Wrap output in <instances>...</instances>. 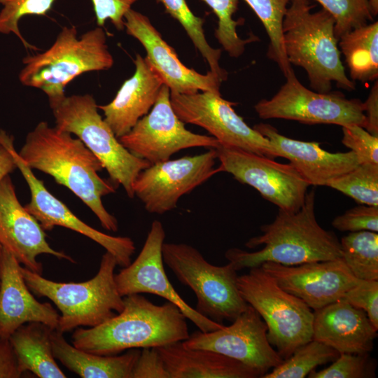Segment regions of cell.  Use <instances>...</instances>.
I'll return each mask as SVG.
<instances>
[{
	"label": "cell",
	"instance_id": "836d02e7",
	"mask_svg": "<svg viewBox=\"0 0 378 378\" xmlns=\"http://www.w3.org/2000/svg\"><path fill=\"white\" fill-rule=\"evenodd\" d=\"M213 10L218 19L215 37L223 49L232 57H239L246 44L257 41L258 37L251 35L246 39L241 38L237 32V27L241 20H234L233 15L238 8V0H202Z\"/></svg>",
	"mask_w": 378,
	"mask_h": 378
},
{
	"label": "cell",
	"instance_id": "f1b7e54d",
	"mask_svg": "<svg viewBox=\"0 0 378 378\" xmlns=\"http://www.w3.org/2000/svg\"><path fill=\"white\" fill-rule=\"evenodd\" d=\"M342 258L358 279L378 280V234L363 230L349 232L340 241Z\"/></svg>",
	"mask_w": 378,
	"mask_h": 378
},
{
	"label": "cell",
	"instance_id": "4dcf8cb0",
	"mask_svg": "<svg viewBox=\"0 0 378 378\" xmlns=\"http://www.w3.org/2000/svg\"><path fill=\"white\" fill-rule=\"evenodd\" d=\"M163 5L165 12L177 20L183 27L194 46L208 63L211 73L222 81L227 78V73L220 66L221 50L212 48L206 38L204 20L196 16L189 8L186 0H156Z\"/></svg>",
	"mask_w": 378,
	"mask_h": 378
},
{
	"label": "cell",
	"instance_id": "7c38bea8",
	"mask_svg": "<svg viewBox=\"0 0 378 378\" xmlns=\"http://www.w3.org/2000/svg\"><path fill=\"white\" fill-rule=\"evenodd\" d=\"M171 104L184 122L206 130L223 146L234 147L274 159L270 141L248 126L233 108L235 103L220 92L202 91L183 94L170 92Z\"/></svg>",
	"mask_w": 378,
	"mask_h": 378
},
{
	"label": "cell",
	"instance_id": "5bb4252c",
	"mask_svg": "<svg viewBox=\"0 0 378 378\" xmlns=\"http://www.w3.org/2000/svg\"><path fill=\"white\" fill-rule=\"evenodd\" d=\"M216 150L222 172L253 187L279 209L295 212L303 205L309 184L291 164L220 144Z\"/></svg>",
	"mask_w": 378,
	"mask_h": 378
},
{
	"label": "cell",
	"instance_id": "ee69618b",
	"mask_svg": "<svg viewBox=\"0 0 378 378\" xmlns=\"http://www.w3.org/2000/svg\"><path fill=\"white\" fill-rule=\"evenodd\" d=\"M364 104L366 117L365 129L372 134L378 136V82L377 80L371 88L370 92Z\"/></svg>",
	"mask_w": 378,
	"mask_h": 378
},
{
	"label": "cell",
	"instance_id": "484cf974",
	"mask_svg": "<svg viewBox=\"0 0 378 378\" xmlns=\"http://www.w3.org/2000/svg\"><path fill=\"white\" fill-rule=\"evenodd\" d=\"M63 335L56 329L52 330V351L55 359L69 370L83 378H131L141 353L139 349L113 356L97 355L71 345Z\"/></svg>",
	"mask_w": 378,
	"mask_h": 378
},
{
	"label": "cell",
	"instance_id": "f6af8a7d",
	"mask_svg": "<svg viewBox=\"0 0 378 378\" xmlns=\"http://www.w3.org/2000/svg\"><path fill=\"white\" fill-rule=\"evenodd\" d=\"M17 168L8 147L0 142V182Z\"/></svg>",
	"mask_w": 378,
	"mask_h": 378
},
{
	"label": "cell",
	"instance_id": "ba28073f",
	"mask_svg": "<svg viewBox=\"0 0 378 378\" xmlns=\"http://www.w3.org/2000/svg\"><path fill=\"white\" fill-rule=\"evenodd\" d=\"M162 258L177 279L195 294V309L202 315L222 323L232 322L246 309L248 304L237 286V271L230 262L214 265L196 248L184 243L164 242Z\"/></svg>",
	"mask_w": 378,
	"mask_h": 378
},
{
	"label": "cell",
	"instance_id": "3957f363",
	"mask_svg": "<svg viewBox=\"0 0 378 378\" xmlns=\"http://www.w3.org/2000/svg\"><path fill=\"white\" fill-rule=\"evenodd\" d=\"M123 301V309L111 318L95 327L76 328L72 344L89 353L113 356L188 337L187 318L175 304L157 305L140 293L124 296Z\"/></svg>",
	"mask_w": 378,
	"mask_h": 378
},
{
	"label": "cell",
	"instance_id": "7bdbcfd3",
	"mask_svg": "<svg viewBox=\"0 0 378 378\" xmlns=\"http://www.w3.org/2000/svg\"><path fill=\"white\" fill-rule=\"evenodd\" d=\"M23 373L10 338L0 335V378H19Z\"/></svg>",
	"mask_w": 378,
	"mask_h": 378
},
{
	"label": "cell",
	"instance_id": "9c48e42d",
	"mask_svg": "<svg viewBox=\"0 0 378 378\" xmlns=\"http://www.w3.org/2000/svg\"><path fill=\"white\" fill-rule=\"evenodd\" d=\"M237 286L243 299L265 323L267 340L284 360L312 340L314 313L311 309L281 288L260 266L238 276Z\"/></svg>",
	"mask_w": 378,
	"mask_h": 378
},
{
	"label": "cell",
	"instance_id": "6da1fadb",
	"mask_svg": "<svg viewBox=\"0 0 378 378\" xmlns=\"http://www.w3.org/2000/svg\"><path fill=\"white\" fill-rule=\"evenodd\" d=\"M18 154L31 169L51 176L80 199L105 230L118 231L116 218L102 203L117 187L99 175L102 164L78 138L41 121L27 134Z\"/></svg>",
	"mask_w": 378,
	"mask_h": 378
},
{
	"label": "cell",
	"instance_id": "b9f144b4",
	"mask_svg": "<svg viewBox=\"0 0 378 378\" xmlns=\"http://www.w3.org/2000/svg\"><path fill=\"white\" fill-rule=\"evenodd\" d=\"M131 378H169L164 361L155 347L141 350Z\"/></svg>",
	"mask_w": 378,
	"mask_h": 378
},
{
	"label": "cell",
	"instance_id": "5b68a950",
	"mask_svg": "<svg viewBox=\"0 0 378 378\" xmlns=\"http://www.w3.org/2000/svg\"><path fill=\"white\" fill-rule=\"evenodd\" d=\"M22 62L20 83L41 90L52 101L64 97L66 86L75 78L86 72L108 70L114 60L102 27L78 36L74 26H64L49 48L27 55Z\"/></svg>",
	"mask_w": 378,
	"mask_h": 378
},
{
	"label": "cell",
	"instance_id": "8fae6325",
	"mask_svg": "<svg viewBox=\"0 0 378 378\" xmlns=\"http://www.w3.org/2000/svg\"><path fill=\"white\" fill-rule=\"evenodd\" d=\"M118 140L134 155L150 164L169 160L186 148H217L220 145L212 136L193 133L186 128L172 108L170 90L164 84L150 111Z\"/></svg>",
	"mask_w": 378,
	"mask_h": 378
},
{
	"label": "cell",
	"instance_id": "52a82bcc",
	"mask_svg": "<svg viewBox=\"0 0 378 378\" xmlns=\"http://www.w3.org/2000/svg\"><path fill=\"white\" fill-rule=\"evenodd\" d=\"M55 126L78 138L98 158L110 181L122 186L133 198V184L141 171L151 164L131 153L98 112V105L90 94H73L48 101Z\"/></svg>",
	"mask_w": 378,
	"mask_h": 378
},
{
	"label": "cell",
	"instance_id": "1f68e13d",
	"mask_svg": "<svg viewBox=\"0 0 378 378\" xmlns=\"http://www.w3.org/2000/svg\"><path fill=\"white\" fill-rule=\"evenodd\" d=\"M339 355L335 349L312 340L298 347L262 378H304L317 366L333 362Z\"/></svg>",
	"mask_w": 378,
	"mask_h": 378
},
{
	"label": "cell",
	"instance_id": "603a6c76",
	"mask_svg": "<svg viewBox=\"0 0 378 378\" xmlns=\"http://www.w3.org/2000/svg\"><path fill=\"white\" fill-rule=\"evenodd\" d=\"M20 263L3 247L0 277V335L10 336L22 325L41 322L52 329L59 314L49 302H40L31 294L20 270Z\"/></svg>",
	"mask_w": 378,
	"mask_h": 378
},
{
	"label": "cell",
	"instance_id": "277c9868",
	"mask_svg": "<svg viewBox=\"0 0 378 378\" xmlns=\"http://www.w3.org/2000/svg\"><path fill=\"white\" fill-rule=\"evenodd\" d=\"M309 0H290L283 22L284 45L290 64L307 74L311 88L331 91L332 83L343 90H355L341 61L335 20L326 10L312 12Z\"/></svg>",
	"mask_w": 378,
	"mask_h": 378
},
{
	"label": "cell",
	"instance_id": "cb8c5ba5",
	"mask_svg": "<svg viewBox=\"0 0 378 378\" xmlns=\"http://www.w3.org/2000/svg\"><path fill=\"white\" fill-rule=\"evenodd\" d=\"M135 71L125 80L114 99L98 105L104 119L119 138L127 133L154 105L164 82L146 57L136 54Z\"/></svg>",
	"mask_w": 378,
	"mask_h": 378
},
{
	"label": "cell",
	"instance_id": "7402d4cb",
	"mask_svg": "<svg viewBox=\"0 0 378 378\" xmlns=\"http://www.w3.org/2000/svg\"><path fill=\"white\" fill-rule=\"evenodd\" d=\"M312 340L340 354H369L373 349L377 330L366 313L344 299L314 310Z\"/></svg>",
	"mask_w": 378,
	"mask_h": 378
},
{
	"label": "cell",
	"instance_id": "8d00e7d4",
	"mask_svg": "<svg viewBox=\"0 0 378 378\" xmlns=\"http://www.w3.org/2000/svg\"><path fill=\"white\" fill-rule=\"evenodd\" d=\"M376 360L369 354H340L328 368L313 370L309 378H372L376 377Z\"/></svg>",
	"mask_w": 378,
	"mask_h": 378
},
{
	"label": "cell",
	"instance_id": "7a4b0ae2",
	"mask_svg": "<svg viewBox=\"0 0 378 378\" xmlns=\"http://www.w3.org/2000/svg\"><path fill=\"white\" fill-rule=\"evenodd\" d=\"M260 235L249 239V252L228 249L225 258L237 271L259 267L265 262L293 266L342 258L340 242L332 231L319 225L315 215V190L307 193L301 208L295 212L279 209L274 220L261 226Z\"/></svg>",
	"mask_w": 378,
	"mask_h": 378
},
{
	"label": "cell",
	"instance_id": "ab89813d",
	"mask_svg": "<svg viewBox=\"0 0 378 378\" xmlns=\"http://www.w3.org/2000/svg\"><path fill=\"white\" fill-rule=\"evenodd\" d=\"M352 306L363 309L373 327L378 330V280H362L342 298Z\"/></svg>",
	"mask_w": 378,
	"mask_h": 378
},
{
	"label": "cell",
	"instance_id": "2e32d148",
	"mask_svg": "<svg viewBox=\"0 0 378 378\" xmlns=\"http://www.w3.org/2000/svg\"><path fill=\"white\" fill-rule=\"evenodd\" d=\"M162 223L152 222L144 244L131 263L115 274L118 293L122 297L135 293H150L175 304L202 332L216 330L224 327L200 314L178 294L170 283L164 267L162 245L165 239Z\"/></svg>",
	"mask_w": 378,
	"mask_h": 378
},
{
	"label": "cell",
	"instance_id": "4316f807",
	"mask_svg": "<svg viewBox=\"0 0 378 378\" xmlns=\"http://www.w3.org/2000/svg\"><path fill=\"white\" fill-rule=\"evenodd\" d=\"M52 330L41 322H28L10 336L23 372H31L39 378L66 377L57 365L53 354Z\"/></svg>",
	"mask_w": 378,
	"mask_h": 378
},
{
	"label": "cell",
	"instance_id": "8992f818",
	"mask_svg": "<svg viewBox=\"0 0 378 378\" xmlns=\"http://www.w3.org/2000/svg\"><path fill=\"white\" fill-rule=\"evenodd\" d=\"M117 265L115 257L106 251L97 274L79 283L53 281L22 266L20 270L31 292L48 298L60 311L56 330L65 333L79 326H99L123 309L115 281Z\"/></svg>",
	"mask_w": 378,
	"mask_h": 378
},
{
	"label": "cell",
	"instance_id": "83f0119b",
	"mask_svg": "<svg viewBox=\"0 0 378 378\" xmlns=\"http://www.w3.org/2000/svg\"><path fill=\"white\" fill-rule=\"evenodd\" d=\"M338 42L352 80L367 83L377 80V21L351 30L341 36Z\"/></svg>",
	"mask_w": 378,
	"mask_h": 378
},
{
	"label": "cell",
	"instance_id": "e0dca14e",
	"mask_svg": "<svg viewBox=\"0 0 378 378\" xmlns=\"http://www.w3.org/2000/svg\"><path fill=\"white\" fill-rule=\"evenodd\" d=\"M267 331L260 314L248 304L231 325L213 331H195L182 344L188 349H208L237 360L260 372L262 377L284 360L270 344Z\"/></svg>",
	"mask_w": 378,
	"mask_h": 378
},
{
	"label": "cell",
	"instance_id": "d4e9b609",
	"mask_svg": "<svg viewBox=\"0 0 378 378\" xmlns=\"http://www.w3.org/2000/svg\"><path fill=\"white\" fill-rule=\"evenodd\" d=\"M169 378H257L261 374L244 363L214 351L188 349L182 342L155 347Z\"/></svg>",
	"mask_w": 378,
	"mask_h": 378
},
{
	"label": "cell",
	"instance_id": "f546056e",
	"mask_svg": "<svg viewBox=\"0 0 378 378\" xmlns=\"http://www.w3.org/2000/svg\"><path fill=\"white\" fill-rule=\"evenodd\" d=\"M262 23L269 38L267 57L286 76L293 70L284 45L283 22L290 0H244Z\"/></svg>",
	"mask_w": 378,
	"mask_h": 378
},
{
	"label": "cell",
	"instance_id": "f35d334b",
	"mask_svg": "<svg viewBox=\"0 0 378 378\" xmlns=\"http://www.w3.org/2000/svg\"><path fill=\"white\" fill-rule=\"evenodd\" d=\"M332 225L342 232H378V206L360 204L334 218Z\"/></svg>",
	"mask_w": 378,
	"mask_h": 378
},
{
	"label": "cell",
	"instance_id": "bcb514c9",
	"mask_svg": "<svg viewBox=\"0 0 378 378\" xmlns=\"http://www.w3.org/2000/svg\"><path fill=\"white\" fill-rule=\"evenodd\" d=\"M368 4L372 15L376 16L378 13V0H368Z\"/></svg>",
	"mask_w": 378,
	"mask_h": 378
},
{
	"label": "cell",
	"instance_id": "4fadbf2b",
	"mask_svg": "<svg viewBox=\"0 0 378 378\" xmlns=\"http://www.w3.org/2000/svg\"><path fill=\"white\" fill-rule=\"evenodd\" d=\"M216 148L194 155L151 164L137 175L133 191L150 214H163L174 209L179 199L222 172L215 167Z\"/></svg>",
	"mask_w": 378,
	"mask_h": 378
},
{
	"label": "cell",
	"instance_id": "ffe728a7",
	"mask_svg": "<svg viewBox=\"0 0 378 378\" xmlns=\"http://www.w3.org/2000/svg\"><path fill=\"white\" fill-rule=\"evenodd\" d=\"M37 220L22 206L9 175L0 182V243L29 270L41 274V254H50L71 262L75 260L62 251L53 249Z\"/></svg>",
	"mask_w": 378,
	"mask_h": 378
},
{
	"label": "cell",
	"instance_id": "9a60e30c",
	"mask_svg": "<svg viewBox=\"0 0 378 378\" xmlns=\"http://www.w3.org/2000/svg\"><path fill=\"white\" fill-rule=\"evenodd\" d=\"M0 142L10 151L17 168L29 186L31 199L24 206L37 220L43 230H51L55 226L70 229L101 245L115 257L118 265L125 267L131 263V257L136 250L131 238L109 235L84 223L47 190L43 181L34 175L32 169L19 155L14 146L13 136L1 129Z\"/></svg>",
	"mask_w": 378,
	"mask_h": 378
},
{
	"label": "cell",
	"instance_id": "30bf717a",
	"mask_svg": "<svg viewBox=\"0 0 378 378\" xmlns=\"http://www.w3.org/2000/svg\"><path fill=\"white\" fill-rule=\"evenodd\" d=\"M285 78L286 82L272 98L262 99L254 106L259 118L365 127L364 104L359 99H347L337 91L311 90L299 81L293 70Z\"/></svg>",
	"mask_w": 378,
	"mask_h": 378
},
{
	"label": "cell",
	"instance_id": "ac0fdd59",
	"mask_svg": "<svg viewBox=\"0 0 378 378\" xmlns=\"http://www.w3.org/2000/svg\"><path fill=\"white\" fill-rule=\"evenodd\" d=\"M260 267L281 288L314 310L342 298L360 280L351 273L342 258L293 266L265 262Z\"/></svg>",
	"mask_w": 378,
	"mask_h": 378
},
{
	"label": "cell",
	"instance_id": "d6a6232c",
	"mask_svg": "<svg viewBox=\"0 0 378 378\" xmlns=\"http://www.w3.org/2000/svg\"><path fill=\"white\" fill-rule=\"evenodd\" d=\"M326 186L342 192L360 204L378 206V164H359L332 178Z\"/></svg>",
	"mask_w": 378,
	"mask_h": 378
},
{
	"label": "cell",
	"instance_id": "44dd1931",
	"mask_svg": "<svg viewBox=\"0 0 378 378\" xmlns=\"http://www.w3.org/2000/svg\"><path fill=\"white\" fill-rule=\"evenodd\" d=\"M253 128L270 141L276 158L288 160L309 186H326L332 178L351 171L360 164L352 150L330 153L321 148L317 142L285 136L267 123L255 125Z\"/></svg>",
	"mask_w": 378,
	"mask_h": 378
},
{
	"label": "cell",
	"instance_id": "7dc6e473",
	"mask_svg": "<svg viewBox=\"0 0 378 378\" xmlns=\"http://www.w3.org/2000/svg\"><path fill=\"white\" fill-rule=\"evenodd\" d=\"M2 255H3V246L0 243V277H1Z\"/></svg>",
	"mask_w": 378,
	"mask_h": 378
},
{
	"label": "cell",
	"instance_id": "d6986e66",
	"mask_svg": "<svg viewBox=\"0 0 378 378\" xmlns=\"http://www.w3.org/2000/svg\"><path fill=\"white\" fill-rule=\"evenodd\" d=\"M124 25L126 33L142 44L146 51V57L170 92L183 94L202 91L220 92L223 81L209 71L202 74L185 66L146 15L131 8L125 15Z\"/></svg>",
	"mask_w": 378,
	"mask_h": 378
},
{
	"label": "cell",
	"instance_id": "74e56055",
	"mask_svg": "<svg viewBox=\"0 0 378 378\" xmlns=\"http://www.w3.org/2000/svg\"><path fill=\"white\" fill-rule=\"evenodd\" d=\"M342 128V143L356 154L360 164H378V136L358 125Z\"/></svg>",
	"mask_w": 378,
	"mask_h": 378
},
{
	"label": "cell",
	"instance_id": "d590c367",
	"mask_svg": "<svg viewBox=\"0 0 378 378\" xmlns=\"http://www.w3.org/2000/svg\"><path fill=\"white\" fill-rule=\"evenodd\" d=\"M335 20V35L339 40L351 30L372 21L368 0H316Z\"/></svg>",
	"mask_w": 378,
	"mask_h": 378
},
{
	"label": "cell",
	"instance_id": "e575fe53",
	"mask_svg": "<svg viewBox=\"0 0 378 378\" xmlns=\"http://www.w3.org/2000/svg\"><path fill=\"white\" fill-rule=\"evenodd\" d=\"M55 0H0V34H15L24 47L33 50L37 48L22 36L19 22L27 15H44L52 7Z\"/></svg>",
	"mask_w": 378,
	"mask_h": 378
},
{
	"label": "cell",
	"instance_id": "60d3db41",
	"mask_svg": "<svg viewBox=\"0 0 378 378\" xmlns=\"http://www.w3.org/2000/svg\"><path fill=\"white\" fill-rule=\"evenodd\" d=\"M138 0H91L98 27L109 20L119 31L125 29L124 18Z\"/></svg>",
	"mask_w": 378,
	"mask_h": 378
}]
</instances>
